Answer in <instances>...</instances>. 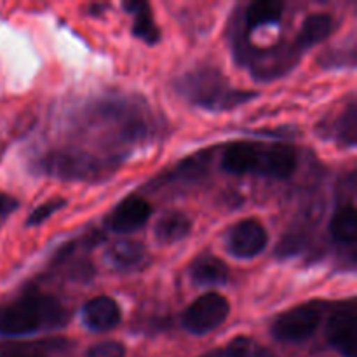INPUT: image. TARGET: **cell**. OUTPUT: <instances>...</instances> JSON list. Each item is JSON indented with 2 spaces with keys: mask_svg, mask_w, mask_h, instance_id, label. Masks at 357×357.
I'll use <instances>...</instances> for the list:
<instances>
[{
  "mask_svg": "<svg viewBox=\"0 0 357 357\" xmlns=\"http://www.w3.org/2000/svg\"><path fill=\"white\" fill-rule=\"evenodd\" d=\"M152 126L145 105L131 96L101 98L84 110L82 129L94 132V143L121 164L136 145L150 138Z\"/></svg>",
  "mask_w": 357,
  "mask_h": 357,
  "instance_id": "obj_1",
  "label": "cell"
},
{
  "mask_svg": "<svg viewBox=\"0 0 357 357\" xmlns=\"http://www.w3.org/2000/svg\"><path fill=\"white\" fill-rule=\"evenodd\" d=\"M220 166L225 173L253 174L272 180H286L298 167V152L288 143L234 142L223 149Z\"/></svg>",
  "mask_w": 357,
  "mask_h": 357,
  "instance_id": "obj_2",
  "label": "cell"
},
{
  "mask_svg": "<svg viewBox=\"0 0 357 357\" xmlns=\"http://www.w3.org/2000/svg\"><path fill=\"white\" fill-rule=\"evenodd\" d=\"M68 323V310L56 296L26 291L0 305V335L23 337L59 330Z\"/></svg>",
  "mask_w": 357,
  "mask_h": 357,
  "instance_id": "obj_3",
  "label": "cell"
},
{
  "mask_svg": "<svg viewBox=\"0 0 357 357\" xmlns=\"http://www.w3.org/2000/svg\"><path fill=\"white\" fill-rule=\"evenodd\" d=\"M178 93L194 107L208 112H229L258 96L255 91L236 89L215 66L188 70L174 82Z\"/></svg>",
  "mask_w": 357,
  "mask_h": 357,
  "instance_id": "obj_4",
  "label": "cell"
},
{
  "mask_svg": "<svg viewBox=\"0 0 357 357\" xmlns=\"http://www.w3.org/2000/svg\"><path fill=\"white\" fill-rule=\"evenodd\" d=\"M119 164L84 150L80 146H65L52 150L38 159L37 169L47 176L65 181H98L110 176Z\"/></svg>",
  "mask_w": 357,
  "mask_h": 357,
  "instance_id": "obj_5",
  "label": "cell"
},
{
  "mask_svg": "<svg viewBox=\"0 0 357 357\" xmlns=\"http://www.w3.org/2000/svg\"><path fill=\"white\" fill-rule=\"evenodd\" d=\"M324 316L319 302H307L286 310L272 324V337L282 344H302L312 338Z\"/></svg>",
  "mask_w": 357,
  "mask_h": 357,
  "instance_id": "obj_6",
  "label": "cell"
},
{
  "mask_svg": "<svg viewBox=\"0 0 357 357\" xmlns=\"http://www.w3.org/2000/svg\"><path fill=\"white\" fill-rule=\"evenodd\" d=\"M230 314V302L218 291H208L185 309L181 324L192 335H208L222 326Z\"/></svg>",
  "mask_w": 357,
  "mask_h": 357,
  "instance_id": "obj_7",
  "label": "cell"
},
{
  "mask_svg": "<svg viewBox=\"0 0 357 357\" xmlns=\"http://www.w3.org/2000/svg\"><path fill=\"white\" fill-rule=\"evenodd\" d=\"M268 244V234L264 223L248 218L237 222L225 237L227 251L237 260H251L265 251Z\"/></svg>",
  "mask_w": 357,
  "mask_h": 357,
  "instance_id": "obj_8",
  "label": "cell"
},
{
  "mask_svg": "<svg viewBox=\"0 0 357 357\" xmlns=\"http://www.w3.org/2000/svg\"><path fill=\"white\" fill-rule=\"evenodd\" d=\"M356 307H338L331 312L326 321V340L333 349H337L345 357L357 356V342H356Z\"/></svg>",
  "mask_w": 357,
  "mask_h": 357,
  "instance_id": "obj_9",
  "label": "cell"
},
{
  "mask_svg": "<svg viewBox=\"0 0 357 357\" xmlns=\"http://www.w3.org/2000/svg\"><path fill=\"white\" fill-rule=\"evenodd\" d=\"M152 215V206L139 195H129L107 218V227L115 234H132L142 229Z\"/></svg>",
  "mask_w": 357,
  "mask_h": 357,
  "instance_id": "obj_10",
  "label": "cell"
},
{
  "mask_svg": "<svg viewBox=\"0 0 357 357\" xmlns=\"http://www.w3.org/2000/svg\"><path fill=\"white\" fill-rule=\"evenodd\" d=\"M282 10H284V3L275 2V0H257V2L248 3L244 9L241 31L234 30V37L248 38L258 28L275 26L281 21Z\"/></svg>",
  "mask_w": 357,
  "mask_h": 357,
  "instance_id": "obj_11",
  "label": "cell"
},
{
  "mask_svg": "<svg viewBox=\"0 0 357 357\" xmlns=\"http://www.w3.org/2000/svg\"><path fill=\"white\" fill-rule=\"evenodd\" d=\"M122 312L119 303L110 296H96L82 307V321L91 331L105 333L119 326Z\"/></svg>",
  "mask_w": 357,
  "mask_h": 357,
  "instance_id": "obj_12",
  "label": "cell"
},
{
  "mask_svg": "<svg viewBox=\"0 0 357 357\" xmlns=\"http://www.w3.org/2000/svg\"><path fill=\"white\" fill-rule=\"evenodd\" d=\"M211 160V150L194 153V155L187 157L181 162H178L166 174H160L157 180H153V187H166V185L173 183H190V181L201 180V178H204L208 174Z\"/></svg>",
  "mask_w": 357,
  "mask_h": 357,
  "instance_id": "obj_13",
  "label": "cell"
},
{
  "mask_svg": "<svg viewBox=\"0 0 357 357\" xmlns=\"http://www.w3.org/2000/svg\"><path fill=\"white\" fill-rule=\"evenodd\" d=\"M105 258H107L108 265L115 271L132 272L149 264V251L138 241L122 239L108 248Z\"/></svg>",
  "mask_w": 357,
  "mask_h": 357,
  "instance_id": "obj_14",
  "label": "cell"
},
{
  "mask_svg": "<svg viewBox=\"0 0 357 357\" xmlns=\"http://www.w3.org/2000/svg\"><path fill=\"white\" fill-rule=\"evenodd\" d=\"M65 338H40L30 342H3L0 357H58L68 349Z\"/></svg>",
  "mask_w": 357,
  "mask_h": 357,
  "instance_id": "obj_15",
  "label": "cell"
},
{
  "mask_svg": "<svg viewBox=\"0 0 357 357\" xmlns=\"http://www.w3.org/2000/svg\"><path fill=\"white\" fill-rule=\"evenodd\" d=\"M333 30L335 20L331 17V14H310V16H307L305 20H303L298 33L293 38V44H295V47L303 54V52L312 49L316 44L326 40V38L333 33Z\"/></svg>",
  "mask_w": 357,
  "mask_h": 357,
  "instance_id": "obj_16",
  "label": "cell"
},
{
  "mask_svg": "<svg viewBox=\"0 0 357 357\" xmlns=\"http://www.w3.org/2000/svg\"><path fill=\"white\" fill-rule=\"evenodd\" d=\"M229 278L230 271L225 261L209 253L201 255L190 264V281L195 286H201V288L223 286L229 282Z\"/></svg>",
  "mask_w": 357,
  "mask_h": 357,
  "instance_id": "obj_17",
  "label": "cell"
},
{
  "mask_svg": "<svg viewBox=\"0 0 357 357\" xmlns=\"http://www.w3.org/2000/svg\"><path fill=\"white\" fill-rule=\"evenodd\" d=\"M319 129L324 138L338 142L345 149H354L357 139L356 101L352 100L338 117H335L333 121H328V124H321Z\"/></svg>",
  "mask_w": 357,
  "mask_h": 357,
  "instance_id": "obj_18",
  "label": "cell"
},
{
  "mask_svg": "<svg viewBox=\"0 0 357 357\" xmlns=\"http://www.w3.org/2000/svg\"><path fill=\"white\" fill-rule=\"evenodd\" d=\"M124 9L132 16V35L145 44H157L160 40V30L153 20L152 7L143 0H131L124 3Z\"/></svg>",
  "mask_w": 357,
  "mask_h": 357,
  "instance_id": "obj_19",
  "label": "cell"
},
{
  "mask_svg": "<svg viewBox=\"0 0 357 357\" xmlns=\"http://www.w3.org/2000/svg\"><path fill=\"white\" fill-rule=\"evenodd\" d=\"M330 234L340 246L354 248L357 239V216L352 199L340 204L330 223Z\"/></svg>",
  "mask_w": 357,
  "mask_h": 357,
  "instance_id": "obj_20",
  "label": "cell"
},
{
  "mask_svg": "<svg viewBox=\"0 0 357 357\" xmlns=\"http://www.w3.org/2000/svg\"><path fill=\"white\" fill-rule=\"evenodd\" d=\"M192 220L185 213L169 211L160 216L159 222L155 223V239L159 244H174L183 241L190 234Z\"/></svg>",
  "mask_w": 357,
  "mask_h": 357,
  "instance_id": "obj_21",
  "label": "cell"
},
{
  "mask_svg": "<svg viewBox=\"0 0 357 357\" xmlns=\"http://www.w3.org/2000/svg\"><path fill=\"white\" fill-rule=\"evenodd\" d=\"M309 241L310 232L307 230V227H296V229L289 230V232L282 237L281 243L278 244V248H275V257L281 258V260L296 257V255H300L305 250Z\"/></svg>",
  "mask_w": 357,
  "mask_h": 357,
  "instance_id": "obj_22",
  "label": "cell"
},
{
  "mask_svg": "<svg viewBox=\"0 0 357 357\" xmlns=\"http://www.w3.org/2000/svg\"><path fill=\"white\" fill-rule=\"evenodd\" d=\"M201 357H257V356H255V347L253 344H251L250 338L237 337L234 338L232 342H229L225 347L209 351Z\"/></svg>",
  "mask_w": 357,
  "mask_h": 357,
  "instance_id": "obj_23",
  "label": "cell"
},
{
  "mask_svg": "<svg viewBox=\"0 0 357 357\" xmlns=\"http://www.w3.org/2000/svg\"><path fill=\"white\" fill-rule=\"evenodd\" d=\"M66 206V201L61 197H54L51 199V201L44 202V204L37 206V208L31 211V215L28 216L26 220V225L28 227H35V225H40V223H44L45 220L49 218V216H52L54 213H58L59 209L65 208Z\"/></svg>",
  "mask_w": 357,
  "mask_h": 357,
  "instance_id": "obj_24",
  "label": "cell"
},
{
  "mask_svg": "<svg viewBox=\"0 0 357 357\" xmlns=\"http://www.w3.org/2000/svg\"><path fill=\"white\" fill-rule=\"evenodd\" d=\"M87 357H126V347L121 342L107 340L87 349Z\"/></svg>",
  "mask_w": 357,
  "mask_h": 357,
  "instance_id": "obj_25",
  "label": "cell"
},
{
  "mask_svg": "<svg viewBox=\"0 0 357 357\" xmlns=\"http://www.w3.org/2000/svg\"><path fill=\"white\" fill-rule=\"evenodd\" d=\"M17 208H20V201H17V199H14L13 195L2 194V192H0V229H2L3 222H6Z\"/></svg>",
  "mask_w": 357,
  "mask_h": 357,
  "instance_id": "obj_26",
  "label": "cell"
}]
</instances>
